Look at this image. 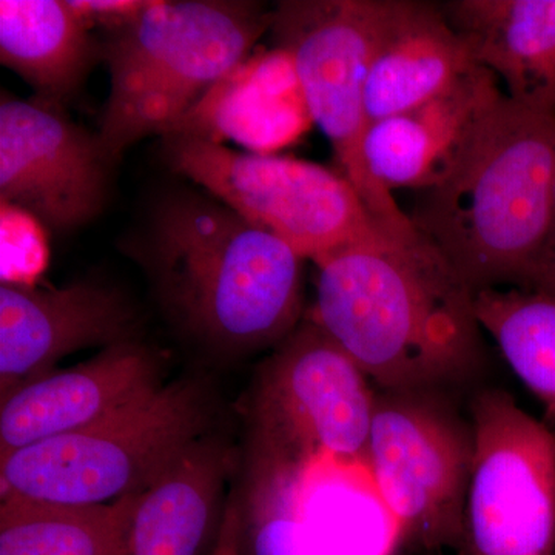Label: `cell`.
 <instances>
[{
    "instance_id": "8fae6325",
    "label": "cell",
    "mask_w": 555,
    "mask_h": 555,
    "mask_svg": "<svg viewBox=\"0 0 555 555\" xmlns=\"http://www.w3.org/2000/svg\"><path fill=\"white\" fill-rule=\"evenodd\" d=\"M100 137L57 102L36 96L0 104V198L51 232L82 228L101 214L109 171Z\"/></svg>"
},
{
    "instance_id": "d6986e66",
    "label": "cell",
    "mask_w": 555,
    "mask_h": 555,
    "mask_svg": "<svg viewBox=\"0 0 555 555\" xmlns=\"http://www.w3.org/2000/svg\"><path fill=\"white\" fill-rule=\"evenodd\" d=\"M100 56L90 25L68 0L0 2V61L43 100H72Z\"/></svg>"
},
{
    "instance_id": "e0dca14e",
    "label": "cell",
    "mask_w": 555,
    "mask_h": 555,
    "mask_svg": "<svg viewBox=\"0 0 555 555\" xmlns=\"http://www.w3.org/2000/svg\"><path fill=\"white\" fill-rule=\"evenodd\" d=\"M441 10L511 101L555 116V0H454Z\"/></svg>"
},
{
    "instance_id": "7402d4cb",
    "label": "cell",
    "mask_w": 555,
    "mask_h": 555,
    "mask_svg": "<svg viewBox=\"0 0 555 555\" xmlns=\"http://www.w3.org/2000/svg\"><path fill=\"white\" fill-rule=\"evenodd\" d=\"M476 312L514 374L555 420V297L492 288L476 294Z\"/></svg>"
},
{
    "instance_id": "9a60e30c",
    "label": "cell",
    "mask_w": 555,
    "mask_h": 555,
    "mask_svg": "<svg viewBox=\"0 0 555 555\" xmlns=\"http://www.w3.org/2000/svg\"><path fill=\"white\" fill-rule=\"evenodd\" d=\"M294 62L278 49L251 53L210 90L170 133L233 141L251 153L275 155L312 127ZM169 133V134H170Z\"/></svg>"
},
{
    "instance_id": "ffe728a7",
    "label": "cell",
    "mask_w": 555,
    "mask_h": 555,
    "mask_svg": "<svg viewBox=\"0 0 555 555\" xmlns=\"http://www.w3.org/2000/svg\"><path fill=\"white\" fill-rule=\"evenodd\" d=\"M298 500L317 534L341 555H397L406 546L366 462L298 466Z\"/></svg>"
},
{
    "instance_id": "d4e9b609",
    "label": "cell",
    "mask_w": 555,
    "mask_h": 555,
    "mask_svg": "<svg viewBox=\"0 0 555 555\" xmlns=\"http://www.w3.org/2000/svg\"><path fill=\"white\" fill-rule=\"evenodd\" d=\"M207 555H244L243 517L238 507L230 506L219 525L217 539Z\"/></svg>"
},
{
    "instance_id": "2e32d148",
    "label": "cell",
    "mask_w": 555,
    "mask_h": 555,
    "mask_svg": "<svg viewBox=\"0 0 555 555\" xmlns=\"http://www.w3.org/2000/svg\"><path fill=\"white\" fill-rule=\"evenodd\" d=\"M477 67L441 7L393 0L369 67L364 91L369 124L447 93Z\"/></svg>"
},
{
    "instance_id": "4fadbf2b",
    "label": "cell",
    "mask_w": 555,
    "mask_h": 555,
    "mask_svg": "<svg viewBox=\"0 0 555 555\" xmlns=\"http://www.w3.org/2000/svg\"><path fill=\"white\" fill-rule=\"evenodd\" d=\"M160 386L158 361L137 339L33 379L2 400L0 459L93 425Z\"/></svg>"
},
{
    "instance_id": "44dd1931",
    "label": "cell",
    "mask_w": 555,
    "mask_h": 555,
    "mask_svg": "<svg viewBox=\"0 0 555 555\" xmlns=\"http://www.w3.org/2000/svg\"><path fill=\"white\" fill-rule=\"evenodd\" d=\"M141 495L100 505L0 496V555H126Z\"/></svg>"
},
{
    "instance_id": "277c9868",
    "label": "cell",
    "mask_w": 555,
    "mask_h": 555,
    "mask_svg": "<svg viewBox=\"0 0 555 555\" xmlns=\"http://www.w3.org/2000/svg\"><path fill=\"white\" fill-rule=\"evenodd\" d=\"M272 11L233 0H153L101 47L109 94L98 131L118 163L139 139L166 137L215 83L247 60Z\"/></svg>"
},
{
    "instance_id": "8992f818",
    "label": "cell",
    "mask_w": 555,
    "mask_h": 555,
    "mask_svg": "<svg viewBox=\"0 0 555 555\" xmlns=\"http://www.w3.org/2000/svg\"><path fill=\"white\" fill-rule=\"evenodd\" d=\"M392 9L393 0H286L272 11L270 31L294 62L313 124L331 141L343 177L379 222L415 238L411 217L371 177L363 156L367 73Z\"/></svg>"
},
{
    "instance_id": "7c38bea8",
    "label": "cell",
    "mask_w": 555,
    "mask_h": 555,
    "mask_svg": "<svg viewBox=\"0 0 555 555\" xmlns=\"http://www.w3.org/2000/svg\"><path fill=\"white\" fill-rule=\"evenodd\" d=\"M137 324L126 295L96 281L64 287L2 281L0 400L78 350L131 341Z\"/></svg>"
},
{
    "instance_id": "30bf717a",
    "label": "cell",
    "mask_w": 555,
    "mask_h": 555,
    "mask_svg": "<svg viewBox=\"0 0 555 555\" xmlns=\"http://www.w3.org/2000/svg\"><path fill=\"white\" fill-rule=\"evenodd\" d=\"M466 555H555V433L500 389L470 403Z\"/></svg>"
},
{
    "instance_id": "603a6c76",
    "label": "cell",
    "mask_w": 555,
    "mask_h": 555,
    "mask_svg": "<svg viewBox=\"0 0 555 555\" xmlns=\"http://www.w3.org/2000/svg\"><path fill=\"white\" fill-rule=\"evenodd\" d=\"M241 517L244 555H341L302 516L294 463L251 452Z\"/></svg>"
},
{
    "instance_id": "cb8c5ba5",
    "label": "cell",
    "mask_w": 555,
    "mask_h": 555,
    "mask_svg": "<svg viewBox=\"0 0 555 555\" xmlns=\"http://www.w3.org/2000/svg\"><path fill=\"white\" fill-rule=\"evenodd\" d=\"M152 2L153 0H68L69 7L87 24H102L109 30L134 20Z\"/></svg>"
},
{
    "instance_id": "4316f807",
    "label": "cell",
    "mask_w": 555,
    "mask_h": 555,
    "mask_svg": "<svg viewBox=\"0 0 555 555\" xmlns=\"http://www.w3.org/2000/svg\"><path fill=\"white\" fill-rule=\"evenodd\" d=\"M420 555H447V554L422 553Z\"/></svg>"
},
{
    "instance_id": "52a82bcc",
    "label": "cell",
    "mask_w": 555,
    "mask_h": 555,
    "mask_svg": "<svg viewBox=\"0 0 555 555\" xmlns=\"http://www.w3.org/2000/svg\"><path fill=\"white\" fill-rule=\"evenodd\" d=\"M473 423L449 392L377 389L366 465L406 546L466 555Z\"/></svg>"
},
{
    "instance_id": "5bb4252c",
    "label": "cell",
    "mask_w": 555,
    "mask_h": 555,
    "mask_svg": "<svg viewBox=\"0 0 555 555\" xmlns=\"http://www.w3.org/2000/svg\"><path fill=\"white\" fill-rule=\"evenodd\" d=\"M500 96L495 76L477 67L447 93L369 124L363 142L369 173L390 193L436 188L455 169Z\"/></svg>"
},
{
    "instance_id": "7a4b0ae2",
    "label": "cell",
    "mask_w": 555,
    "mask_h": 555,
    "mask_svg": "<svg viewBox=\"0 0 555 555\" xmlns=\"http://www.w3.org/2000/svg\"><path fill=\"white\" fill-rule=\"evenodd\" d=\"M131 244L178 323L215 349L278 346L301 323L306 259L207 192L163 193Z\"/></svg>"
},
{
    "instance_id": "3957f363",
    "label": "cell",
    "mask_w": 555,
    "mask_h": 555,
    "mask_svg": "<svg viewBox=\"0 0 555 555\" xmlns=\"http://www.w3.org/2000/svg\"><path fill=\"white\" fill-rule=\"evenodd\" d=\"M554 188L555 116L502 93L455 169L426 190L411 219L474 294L534 291Z\"/></svg>"
},
{
    "instance_id": "5b68a950",
    "label": "cell",
    "mask_w": 555,
    "mask_h": 555,
    "mask_svg": "<svg viewBox=\"0 0 555 555\" xmlns=\"http://www.w3.org/2000/svg\"><path fill=\"white\" fill-rule=\"evenodd\" d=\"M208 415L192 382L160 386L93 425L0 459V496L100 505L139 494L204 438Z\"/></svg>"
},
{
    "instance_id": "484cf974",
    "label": "cell",
    "mask_w": 555,
    "mask_h": 555,
    "mask_svg": "<svg viewBox=\"0 0 555 555\" xmlns=\"http://www.w3.org/2000/svg\"><path fill=\"white\" fill-rule=\"evenodd\" d=\"M534 292H542V294L555 297V188L550 229H547L545 244H543L539 264H537Z\"/></svg>"
},
{
    "instance_id": "ba28073f",
    "label": "cell",
    "mask_w": 555,
    "mask_h": 555,
    "mask_svg": "<svg viewBox=\"0 0 555 555\" xmlns=\"http://www.w3.org/2000/svg\"><path fill=\"white\" fill-rule=\"evenodd\" d=\"M163 139L178 175L312 262L350 244L398 235L369 211L341 173L320 164L240 152L190 134Z\"/></svg>"
},
{
    "instance_id": "9c48e42d",
    "label": "cell",
    "mask_w": 555,
    "mask_h": 555,
    "mask_svg": "<svg viewBox=\"0 0 555 555\" xmlns=\"http://www.w3.org/2000/svg\"><path fill=\"white\" fill-rule=\"evenodd\" d=\"M375 398L363 369L313 321H301L259 371L251 452L299 466L366 462Z\"/></svg>"
},
{
    "instance_id": "ac0fdd59",
    "label": "cell",
    "mask_w": 555,
    "mask_h": 555,
    "mask_svg": "<svg viewBox=\"0 0 555 555\" xmlns=\"http://www.w3.org/2000/svg\"><path fill=\"white\" fill-rule=\"evenodd\" d=\"M229 454L201 438L142 492L126 555H203L217 539Z\"/></svg>"
},
{
    "instance_id": "6da1fadb",
    "label": "cell",
    "mask_w": 555,
    "mask_h": 555,
    "mask_svg": "<svg viewBox=\"0 0 555 555\" xmlns=\"http://www.w3.org/2000/svg\"><path fill=\"white\" fill-rule=\"evenodd\" d=\"M315 264L309 320L377 389L451 392L483 371L476 294L425 236L385 233Z\"/></svg>"
}]
</instances>
